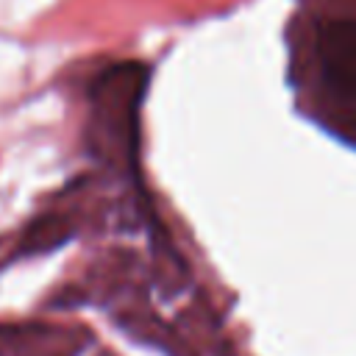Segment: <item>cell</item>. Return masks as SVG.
I'll return each instance as SVG.
<instances>
[{
	"label": "cell",
	"mask_w": 356,
	"mask_h": 356,
	"mask_svg": "<svg viewBox=\"0 0 356 356\" xmlns=\"http://www.w3.org/2000/svg\"><path fill=\"white\" fill-rule=\"evenodd\" d=\"M317 50L325 75L342 86L356 92V22H328L320 28Z\"/></svg>",
	"instance_id": "1"
}]
</instances>
